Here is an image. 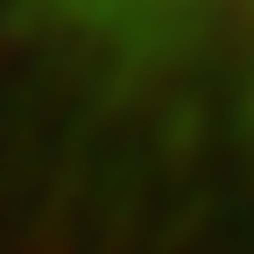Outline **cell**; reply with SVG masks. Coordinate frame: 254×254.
I'll list each match as a JSON object with an SVG mask.
<instances>
[{
  "mask_svg": "<svg viewBox=\"0 0 254 254\" xmlns=\"http://www.w3.org/2000/svg\"><path fill=\"white\" fill-rule=\"evenodd\" d=\"M0 177L92 240H254V0H0Z\"/></svg>",
  "mask_w": 254,
  "mask_h": 254,
  "instance_id": "obj_1",
  "label": "cell"
}]
</instances>
